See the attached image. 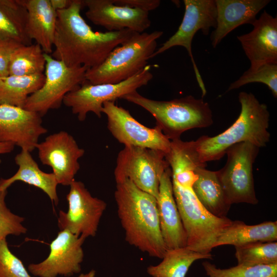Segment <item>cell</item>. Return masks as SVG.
I'll use <instances>...</instances> for the list:
<instances>
[{
	"label": "cell",
	"mask_w": 277,
	"mask_h": 277,
	"mask_svg": "<svg viewBox=\"0 0 277 277\" xmlns=\"http://www.w3.org/2000/svg\"><path fill=\"white\" fill-rule=\"evenodd\" d=\"M197 179L192 189L201 204L210 213L219 217H225L230 210L229 203L221 182L217 171L197 167Z\"/></svg>",
	"instance_id": "603a6c76"
},
{
	"label": "cell",
	"mask_w": 277,
	"mask_h": 277,
	"mask_svg": "<svg viewBox=\"0 0 277 277\" xmlns=\"http://www.w3.org/2000/svg\"><path fill=\"white\" fill-rule=\"evenodd\" d=\"M44 73L0 78V105L23 108L28 97L43 85Z\"/></svg>",
	"instance_id": "4316f807"
},
{
	"label": "cell",
	"mask_w": 277,
	"mask_h": 277,
	"mask_svg": "<svg viewBox=\"0 0 277 277\" xmlns=\"http://www.w3.org/2000/svg\"><path fill=\"white\" fill-rule=\"evenodd\" d=\"M70 187L67 195L68 210L67 212L60 211L58 226L60 230H67L86 239L93 237L107 204L92 196L82 182L74 180Z\"/></svg>",
	"instance_id": "7c38bea8"
},
{
	"label": "cell",
	"mask_w": 277,
	"mask_h": 277,
	"mask_svg": "<svg viewBox=\"0 0 277 277\" xmlns=\"http://www.w3.org/2000/svg\"><path fill=\"white\" fill-rule=\"evenodd\" d=\"M44 52L37 44L22 45L12 53L8 66L9 75L27 76L44 73Z\"/></svg>",
	"instance_id": "83f0119b"
},
{
	"label": "cell",
	"mask_w": 277,
	"mask_h": 277,
	"mask_svg": "<svg viewBox=\"0 0 277 277\" xmlns=\"http://www.w3.org/2000/svg\"><path fill=\"white\" fill-rule=\"evenodd\" d=\"M211 253L205 254L191 250L186 247L167 249L162 262L150 265L147 273L152 277H186L191 265L201 259H212Z\"/></svg>",
	"instance_id": "484cf974"
},
{
	"label": "cell",
	"mask_w": 277,
	"mask_h": 277,
	"mask_svg": "<svg viewBox=\"0 0 277 277\" xmlns=\"http://www.w3.org/2000/svg\"><path fill=\"white\" fill-rule=\"evenodd\" d=\"M250 32L237 36L250 62V70L277 64V17L265 10L252 24Z\"/></svg>",
	"instance_id": "ac0fdd59"
},
{
	"label": "cell",
	"mask_w": 277,
	"mask_h": 277,
	"mask_svg": "<svg viewBox=\"0 0 277 277\" xmlns=\"http://www.w3.org/2000/svg\"><path fill=\"white\" fill-rule=\"evenodd\" d=\"M149 112L156 121V126L170 141L181 138L183 132L194 128H205L213 122L208 103L192 95L170 101L147 98L137 91L122 97Z\"/></svg>",
	"instance_id": "277c9868"
},
{
	"label": "cell",
	"mask_w": 277,
	"mask_h": 277,
	"mask_svg": "<svg viewBox=\"0 0 277 277\" xmlns=\"http://www.w3.org/2000/svg\"><path fill=\"white\" fill-rule=\"evenodd\" d=\"M14 160L18 169L11 177L0 180V190H7L16 181H22L42 190L57 205L58 199L56 187L58 184L54 174L41 170L30 152L26 150L22 149Z\"/></svg>",
	"instance_id": "7402d4cb"
},
{
	"label": "cell",
	"mask_w": 277,
	"mask_h": 277,
	"mask_svg": "<svg viewBox=\"0 0 277 277\" xmlns=\"http://www.w3.org/2000/svg\"><path fill=\"white\" fill-rule=\"evenodd\" d=\"M117 5L127 6L149 12L158 8L161 4L159 0H112Z\"/></svg>",
	"instance_id": "e575fe53"
},
{
	"label": "cell",
	"mask_w": 277,
	"mask_h": 277,
	"mask_svg": "<svg viewBox=\"0 0 277 277\" xmlns=\"http://www.w3.org/2000/svg\"><path fill=\"white\" fill-rule=\"evenodd\" d=\"M150 70L151 66L147 65L132 76L115 84H93L85 80L79 87L65 96L63 103L71 109L81 122L85 120L90 112L100 118L105 102H114L147 85L153 77Z\"/></svg>",
	"instance_id": "52a82bcc"
},
{
	"label": "cell",
	"mask_w": 277,
	"mask_h": 277,
	"mask_svg": "<svg viewBox=\"0 0 277 277\" xmlns=\"http://www.w3.org/2000/svg\"><path fill=\"white\" fill-rule=\"evenodd\" d=\"M22 45L13 41H0V75L2 77L9 75L8 66L11 56Z\"/></svg>",
	"instance_id": "836d02e7"
},
{
	"label": "cell",
	"mask_w": 277,
	"mask_h": 277,
	"mask_svg": "<svg viewBox=\"0 0 277 277\" xmlns=\"http://www.w3.org/2000/svg\"><path fill=\"white\" fill-rule=\"evenodd\" d=\"M45 81L42 86L27 98L23 108L42 117L49 110L59 108L65 96L77 89L86 80L85 66L69 67L44 53Z\"/></svg>",
	"instance_id": "ba28073f"
},
{
	"label": "cell",
	"mask_w": 277,
	"mask_h": 277,
	"mask_svg": "<svg viewBox=\"0 0 277 277\" xmlns=\"http://www.w3.org/2000/svg\"><path fill=\"white\" fill-rule=\"evenodd\" d=\"M216 26L210 35L215 48L230 32L244 24H251L270 0H215Z\"/></svg>",
	"instance_id": "ffe728a7"
},
{
	"label": "cell",
	"mask_w": 277,
	"mask_h": 277,
	"mask_svg": "<svg viewBox=\"0 0 277 277\" xmlns=\"http://www.w3.org/2000/svg\"><path fill=\"white\" fill-rule=\"evenodd\" d=\"M50 2L53 8L56 11L68 8L72 0H50Z\"/></svg>",
	"instance_id": "d590c367"
},
{
	"label": "cell",
	"mask_w": 277,
	"mask_h": 277,
	"mask_svg": "<svg viewBox=\"0 0 277 277\" xmlns=\"http://www.w3.org/2000/svg\"><path fill=\"white\" fill-rule=\"evenodd\" d=\"M277 222L266 221L253 225L241 221H232L221 233L214 244V248L225 245L239 246L262 242H276Z\"/></svg>",
	"instance_id": "cb8c5ba5"
},
{
	"label": "cell",
	"mask_w": 277,
	"mask_h": 277,
	"mask_svg": "<svg viewBox=\"0 0 277 277\" xmlns=\"http://www.w3.org/2000/svg\"><path fill=\"white\" fill-rule=\"evenodd\" d=\"M240 115L233 124L214 136L203 135L193 141L200 161L220 160L231 146L249 142L259 148L265 147L270 141L268 131L270 114L267 106L261 103L254 95L242 91L239 94Z\"/></svg>",
	"instance_id": "3957f363"
},
{
	"label": "cell",
	"mask_w": 277,
	"mask_h": 277,
	"mask_svg": "<svg viewBox=\"0 0 277 277\" xmlns=\"http://www.w3.org/2000/svg\"><path fill=\"white\" fill-rule=\"evenodd\" d=\"M15 145L11 143L0 142V154L8 153L11 152Z\"/></svg>",
	"instance_id": "8d00e7d4"
},
{
	"label": "cell",
	"mask_w": 277,
	"mask_h": 277,
	"mask_svg": "<svg viewBox=\"0 0 277 277\" xmlns=\"http://www.w3.org/2000/svg\"><path fill=\"white\" fill-rule=\"evenodd\" d=\"M156 200L161 233L167 249L186 247L187 235L173 195L170 167L161 177Z\"/></svg>",
	"instance_id": "d6986e66"
},
{
	"label": "cell",
	"mask_w": 277,
	"mask_h": 277,
	"mask_svg": "<svg viewBox=\"0 0 277 277\" xmlns=\"http://www.w3.org/2000/svg\"><path fill=\"white\" fill-rule=\"evenodd\" d=\"M234 247L238 264L253 266L277 263L276 242H258Z\"/></svg>",
	"instance_id": "f1b7e54d"
},
{
	"label": "cell",
	"mask_w": 277,
	"mask_h": 277,
	"mask_svg": "<svg viewBox=\"0 0 277 277\" xmlns=\"http://www.w3.org/2000/svg\"><path fill=\"white\" fill-rule=\"evenodd\" d=\"M86 238L67 230H60L50 245L48 256L38 264H30L28 270L39 277L69 276L79 273L84 259L82 245Z\"/></svg>",
	"instance_id": "5bb4252c"
},
{
	"label": "cell",
	"mask_w": 277,
	"mask_h": 277,
	"mask_svg": "<svg viewBox=\"0 0 277 277\" xmlns=\"http://www.w3.org/2000/svg\"><path fill=\"white\" fill-rule=\"evenodd\" d=\"M36 148L42 164L52 168L58 184L70 186L80 169L78 160L85 153L73 137L61 131L48 136Z\"/></svg>",
	"instance_id": "9a60e30c"
},
{
	"label": "cell",
	"mask_w": 277,
	"mask_h": 277,
	"mask_svg": "<svg viewBox=\"0 0 277 277\" xmlns=\"http://www.w3.org/2000/svg\"><path fill=\"white\" fill-rule=\"evenodd\" d=\"M172 183L174 199L187 235L186 247L202 253H210L223 231L232 220L210 213L199 202L192 189Z\"/></svg>",
	"instance_id": "8992f818"
},
{
	"label": "cell",
	"mask_w": 277,
	"mask_h": 277,
	"mask_svg": "<svg viewBox=\"0 0 277 277\" xmlns=\"http://www.w3.org/2000/svg\"><path fill=\"white\" fill-rule=\"evenodd\" d=\"M78 277H95V271L92 269L87 273H81Z\"/></svg>",
	"instance_id": "74e56055"
},
{
	"label": "cell",
	"mask_w": 277,
	"mask_h": 277,
	"mask_svg": "<svg viewBox=\"0 0 277 277\" xmlns=\"http://www.w3.org/2000/svg\"><path fill=\"white\" fill-rule=\"evenodd\" d=\"M0 277H32L22 262L9 250L6 239L0 241Z\"/></svg>",
	"instance_id": "d6a6232c"
},
{
	"label": "cell",
	"mask_w": 277,
	"mask_h": 277,
	"mask_svg": "<svg viewBox=\"0 0 277 277\" xmlns=\"http://www.w3.org/2000/svg\"><path fill=\"white\" fill-rule=\"evenodd\" d=\"M114 199L126 242L162 259L168 249L161 233L156 199L127 179L116 182Z\"/></svg>",
	"instance_id": "7a4b0ae2"
},
{
	"label": "cell",
	"mask_w": 277,
	"mask_h": 277,
	"mask_svg": "<svg viewBox=\"0 0 277 277\" xmlns=\"http://www.w3.org/2000/svg\"><path fill=\"white\" fill-rule=\"evenodd\" d=\"M47 132L38 113L0 105V142L11 143L31 152L36 148L39 136Z\"/></svg>",
	"instance_id": "2e32d148"
},
{
	"label": "cell",
	"mask_w": 277,
	"mask_h": 277,
	"mask_svg": "<svg viewBox=\"0 0 277 277\" xmlns=\"http://www.w3.org/2000/svg\"><path fill=\"white\" fill-rule=\"evenodd\" d=\"M185 12L176 32L156 50L152 58L175 46L185 48L191 58L195 77L202 91H207L193 56L191 44L193 37L199 31L207 35L212 28L216 26V9L215 0H184Z\"/></svg>",
	"instance_id": "8fae6325"
},
{
	"label": "cell",
	"mask_w": 277,
	"mask_h": 277,
	"mask_svg": "<svg viewBox=\"0 0 277 277\" xmlns=\"http://www.w3.org/2000/svg\"><path fill=\"white\" fill-rule=\"evenodd\" d=\"M7 190H0V241L8 235H19L27 231L22 223L24 218L13 213L7 207Z\"/></svg>",
	"instance_id": "1f68e13d"
},
{
	"label": "cell",
	"mask_w": 277,
	"mask_h": 277,
	"mask_svg": "<svg viewBox=\"0 0 277 277\" xmlns=\"http://www.w3.org/2000/svg\"><path fill=\"white\" fill-rule=\"evenodd\" d=\"M102 113L107 117V127L113 136L124 146L160 150L167 153L171 141L155 126L148 128L136 120L128 110L114 102L103 104Z\"/></svg>",
	"instance_id": "4fadbf2b"
},
{
	"label": "cell",
	"mask_w": 277,
	"mask_h": 277,
	"mask_svg": "<svg viewBox=\"0 0 277 277\" xmlns=\"http://www.w3.org/2000/svg\"><path fill=\"white\" fill-rule=\"evenodd\" d=\"M83 1L72 0L67 9L56 11L52 57L69 67L91 68L101 64L110 52L135 33L128 29L95 32L81 14Z\"/></svg>",
	"instance_id": "6da1fadb"
},
{
	"label": "cell",
	"mask_w": 277,
	"mask_h": 277,
	"mask_svg": "<svg viewBox=\"0 0 277 277\" xmlns=\"http://www.w3.org/2000/svg\"><path fill=\"white\" fill-rule=\"evenodd\" d=\"M163 34L157 30L135 33L113 49L101 64L88 69L86 80L93 84H115L132 76L148 65Z\"/></svg>",
	"instance_id": "5b68a950"
},
{
	"label": "cell",
	"mask_w": 277,
	"mask_h": 277,
	"mask_svg": "<svg viewBox=\"0 0 277 277\" xmlns=\"http://www.w3.org/2000/svg\"><path fill=\"white\" fill-rule=\"evenodd\" d=\"M1 77H2V76H1V75H0V78H1Z\"/></svg>",
	"instance_id": "f35d334b"
},
{
	"label": "cell",
	"mask_w": 277,
	"mask_h": 277,
	"mask_svg": "<svg viewBox=\"0 0 277 277\" xmlns=\"http://www.w3.org/2000/svg\"><path fill=\"white\" fill-rule=\"evenodd\" d=\"M27 11L26 26L29 38L35 40L45 53L53 52L56 11L50 0H22Z\"/></svg>",
	"instance_id": "44dd1931"
},
{
	"label": "cell",
	"mask_w": 277,
	"mask_h": 277,
	"mask_svg": "<svg viewBox=\"0 0 277 277\" xmlns=\"http://www.w3.org/2000/svg\"><path fill=\"white\" fill-rule=\"evenodd\" d=\"M260 148L249 142H242L229 148L226 154L227 162L217 171L219 179L229 202L256 205L253 176V164Z\"/></svg>",
	"instance_id": "30bf717a"
},
{
	"label": "cell",
	"mask_w": 277,
	"mask_h": 277,
	"mask_svg": "<svg viewBox=\"0 0 277 277\" xmlns=\"http://www.w3.org/2000/svg\"><path fill=\"white\" fill-rule=\"evenodd\" d=\"M202 266L209 277H277V263L253 266L238 264L229 268L221 269L205 261Z\"/></svg>",
	"instance_id": "f546056e"
},
{
	"label": "cell",
	"mask_w": 277,
	"mask_h": 277,
	"mask_svg": "<svg viewBox=\"0 0 277 277\" xmlns=\"http://www.w3.org/2000/svg\"><path fill=\"white\" fill-rule=\"evenodd\" d=\"M169 167L163 151L124 146L120 151L114 171L115 182L125 179L157 199L161 177Z\"/></svg>",
	"instance_id": "9c48e42d"
},
{
	"label": "cell",
	"mask_w": 277,
	"mask_h": 277,
	"mask_svg": "<svg viewBox=\"0 0 277 277\" xmlns=\"http://www.w3.org/2000/svg\"><path fill=\"white\" fill-rule=\"evenodd\" d=\"M252 83H261L266 85L273 96L276 98L277 64H265L254 70L248 69L238 80L230 85L227 91Z\"/></svg>",
	"instance_id": "4dcf8cb0"
},
{
	"label": "cell",
	"mask_w": 277,
	"mask_h": 277,
	"mask_svg": "<svg viewBox=\"0 0 277 277\" xmlns=\"http://www.w3.org/2000/svg\"><path fill=\"white\" fill-rule=\"evenodd\" d=\"M27 18V11L22 0H0V41L32 44L26 33Z\"/></svg>",
	"instance_id": "d4e9b609"
},
{
	"label": "cell",
	"mask_w": 277,
	"mask_h": 277,
	"mask_svg": "<svg viewBox=\"0 0 277 277\" xmlns=\"http://www.w3.org/2000/svg\"><path fill=\"white\" fill-rule=\"evenodd\" d=\"M87 8V18L94 24L105 28L107 31L128 29L143 33L149 28V12L127 6L117 5L112 0H84Z\"/></svg>",
	"instance_id": "e0dca14e"
}]
</instances>
